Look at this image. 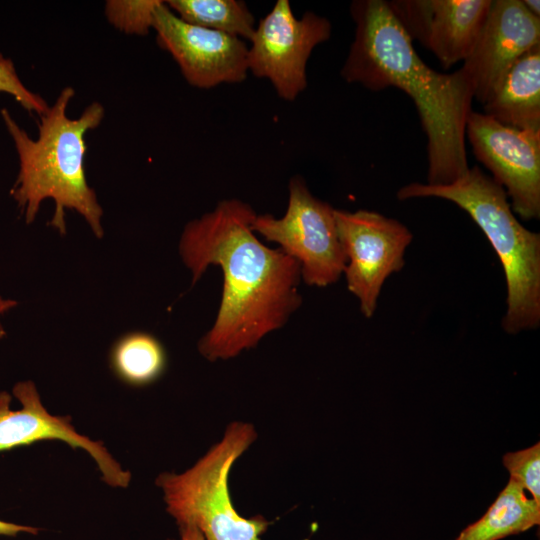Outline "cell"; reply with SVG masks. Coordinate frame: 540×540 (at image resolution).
Here are the masks:
<instances>
[{
	"label": "cell",
	"mask_w": 540,
	"mask_h": 540,
	"mask_svg": "<svg viewBox=\"0 0 540 540\" xmlns=\"http://www.w3.org/2000/svg\"><path fill=\"white\" fill-rule=\"evenodd\" d=\"M257 213L238 199H225L185 226L179 253L192 285L211 265L223 273L212 327L198 342L209 361L227 360L255 347L282 328L301 306L299 264L280 248L264 245L252 230Z\"/></svg>",
	"instance_id": "1"
},
{
	"label": "cell",
	"mask_w": 540,
	"mask_h": 540,
	"mask_svg": "<svg viewBox=\"0 0 540 540\" xmlns=\"http://www.w3.org/2000/svg\"><path fill=\"white\" fill-rule=\"evenodd\" d=\"M350 13L355 37L341 69L348 83L372 91L396 87L414 102L427 136V184L447 185L469 170L466 121L474 99L459 69L439 73L419 57L413 42L384 0H355Z\"/></svg>",
	"instance_id": "2"
},
{
	"label": "cell",
	"mask_w": 540,
	"mask_h": 540,
	"mask_svg": "<svg viewBox=\"0 0 540 540\" xmlns=\"http://www.w3.org/2000/svg\"><path fill=\"white\" fill-rule=\"evenodd\" d=\"M74 95L72 87L63 88L54 104L39 116L37 139L31 138L7 109L1 110L19 159L18 177L10 193L27 224L34 221L41 202L50 198L55 212L48 225L65 234L64 212L69 208L82 215L96 237L102 238L103 210L86 179L85 135L101 124L105 111L99 102H93L79 118H69L67 108Z\"/></svg>",
	"instance_id": "3"
},
{
	"label": "cell",
	"mask_w": 540,
	"mask_h": 540,
	"mask_svg": "<svg viewBox=\"0 0 540 540\" xmlns=\"http://www.w3.org/2000/svg\"><path fill=\"white\" fill-rule=\"evenodd\" d=\"M436 197L467 212L496 252L505 275L507 309L502 327L509 334L540 324V235L516 218L505 190L478 166L447 185L412 182L397 192L399 200Z\"/></svg>",
	"instance_id": "4"
},
{
	"label": "cell",
	"mask_w": 540,
	"mask_h": 540,
	"mask_svg": "<svg viewBox=\"0 0 540 540\" xmlns=\"http://www.w3.org/2000/svg\"><path fill=\"white\" fill-rule=\"evenodd\" d=\"M256 437L252 424L233 422L223 438L190 469L158 475L156 485L178 527L193 525L205 540H261L270 522L262 516L239 515L228 489L232 465Z\"/></svg>",
	"instance_id": "5"
},
{
	"label": "cell",
	"mask_w": 540,
	"mask_h": 540,
	"mask_svg": "<svg viewBox=\"0 0 540 540\" xmlns=\"http://www.w3.org/2000/svg\"><path fill=\"white\" fill-rule=\"evenodd\" d=\"M285 214L256 215L252 230L279 245L300 266L301 279L308 286L326 287L336 283L346 264L334 216L329 203L316 198L300 176L289 182Z\"/></svg>",
	"instance_id": "6"
},
{
	"label": "cell",
	"mask_w": 540,
	"mask_h": 540,
	"mask_svg": "<svg viewBox=\"0 0 540 540\" xmlns=\"http://www.w3.org/2000/svg\"><path fill=\"white\" fill-rule=\"evenodd\" d=\"M334 216L346 260L347 288L358 299L362 314L370 318L384 282L404 266L413 235L398 220L375 211L335 209Z\"/></svg>",
	"instance_id": "7"
},
{
	"label": "cell",
	"mask_w": 540,
	"mask_h": 540,
	"mask_svg": "<svg viewBox=\"0 0 540 540\" xmlns=\"http://www.w3.org/2000/svg\"><path fill=\"white\" fill-rule=\"evenodd\" d=\"M331 23L307 11L296 18L288 0H278L255 28L248 46V71L268 79L280 98L294 101L307 86L313 49L327 41Z\"/></svg>",
	"instance_id": "8"
},
{
	"label": "cell",
	"mask_w": 540,
	"mask_h": 540,
	"mask_svg": "<svg viewBox=\"0 0 540 540\" xmlns=\"http://www.w3.org/2000/svg\"><path fill=\"white\" fill-rule=\"evenodd\" d=\"M466 136L476 159L511 199V208L524 220L540 217V131L506 126L471 111Z\"/></svg>",
	"instance_id": "9"
},
{
	"label": "cell",
	"mask_w": 540,
	"mask_h": 540,
	"mask_svg": "<svg viewBox=\"0 0 540 540\" xmlns=\"http://www.w3.org/2000/svg\"><path fill=\"white\" fill-rule=\"evenodd\" d=\"M152 28L158 45L173 57L191 86L208 89L247 78L244 40L187 23L165 1L154 10Z\"/></svg>",
	"instance_id": "10"
},
{
	"label": "cell",
	"mask_w": 540,
	"mask_h": 540,
	"mask_svg": "<svg viewBox=\"0 0 540 540\" xmlns=\"http://www.w3.org/2000/svg\"><path fill=\"white\" fill-rule=\"evenodd\" d=\"M12 393L22 407L12 410L11 395L0 392V452L38 441H63L74 449L85 450L96 462L106 484L119 488L129 485L131 473L112 457L103 442L78 433L70 416L49 413L32 381L18 382Z\"/></svg>",
	"instance_id": "11"
},
{
	"label": "cell",
	"mask_w": 540,
	"mask_h": 540,
	"mask_svg": "<svg viewBox=\"0 0 540 540\" xmlns=\"http://www.w3.org/2000/svg\"><path fill=\"white\" fill-rule=\"evenodd\" d=\"M540 44V18L522 0H491L474 47L460 68L482 105L525 52Z\"/></svg>",
	"instance_id": "12"
},
{
	"label": "cell",
	"mask_w": 540,
	"mask_h": 540,
	"mask_svg": "<svg viewBox=\"0 0 540 540\" xmlns=\"http://www.w3.org/2000/svg\"><path fill=\"white\" fill-rule=\"evenodd\" d=\"M387 2L412 42L429 49L445 69L468 57L491 4V0Z\"/></svg>",
	"instance_id": "13"
},
{
	"label": "cell",
	"mask_w": 540,
	"mask_h": 540,
	"mask_svg": "<svg viewBox=\"0 0 540 540\" xmlns=\"http://www.w3.org/2000/svg\"><path fill=\"white\" fill-rule=\"evenodd\" d=\"M483 110L503 125L540 131V44L514 62Z\"/></svg>",
	"instance_id": "14"
},
{
	"label": "cell",
	"mask_w": 540,
	"mask_h": 540,
	"mask_svg": "<svg viewBox=\"0 0 540 540\" xmlns=\"http://www.w3.org/2000/svg\"><path fill=\"white\" fill-rule=\"evenodd\" d=\"M540 523V504L528 498L523 486L510 477L486 513L464 528L455 540H500Z\"/></svg>",
	"instance_id": "15"
},
{
	"label": "cell",
	"mask_w": 540,
	"mask_h": 540,
	"mask_svg": "<svg viewBox=\"0 0 540 540\" xmlns=\"http://www.w3.org/2000/svg\"><path fill=\"white\" fill-rule=\"evenodd\" d=\"M113 371L123 382L143 386L157 380L166 367V353L158 339L146 332H131L113 345Z\"/></svg>",
	"instance_id": "16"
},
{
	"label": "cell",
	"mask_w": 540,
	"mask_h": 540,
	"mask_svg": "<svg viewBox=\"0 0 540 540\" xmlns=\"http://www.w3.org/2000/svg\"><path fill=\"white\" fill-rule=\"evenodd\" d=\"M166 5L179 18L192 25L250 41L255 17L240 0H169Z\"/></svg>",
	"instance_id": "17"
},
{
	"label": "cell",
	"mask_w": 540,
	"mask_h": 540,
	"mask_svg": "<svg viewBox=\"0 0 540 540\" xmlns=\"http://www.w3.org/2000/svg\"><path fill=\"white\" fill-rule=\"evenodd\" d=\"M162 0H110L106 2L108 21L126 34L144 36L153 25V13Z\"/></svg>",
	"instance_id": "18"
},
{
	"label": "cell",
	"mask_w": 540,
	"mask_h": 540,
	"mask_svg": "<svg viewBox=\"0 0 540 540\" xmlns=\"http://www.w3.org/2000/svg\"><path fill=\"white\" fill-rule=\"evenodd\" d=\"M503 465L540 504V443L503 456Z\"/></svg>",
	"instance_id": "19"
},
{
	"label": "cell",
	"mask_w": 540,
	"mask_h": 540,
	"mask_svg": "<svg viewBox=\"0 0 540 540\" xmlns=\"http://www.w3.org/2000/svg\"><path fill=\"white\" fill-rule=\"evenodd\" d=\"M0 92L13 96L24 109L38 116L45 114L50 107L40 95L25 87L13 61L2 54H0Z\"/></svg>",
	"instance_id": "20"
},
{
	"label": "cell",
	"mask_w": 540,
	"mask_h": 540,
	"mask_svg": "<svg viewBox=\"0 0 540 540\" xmlns=\"http://www.w3.org/2000/svg\"><path fill=\"white\" fill-rule=\"evenodd\" d=\"M39 528L15 524L0 519V536H11L15 537L19 533H28L32 535H37Z\"/></svg>",
	"instance_id": "21"
},
{
	"label": "cell",
	"mask_w": 540,
	"mask_h": 540,
	"mask_svg": "<svg viewBox=\"0 0 540 540\" xmlns=\"http://www.w3.org/2000/svg\"><path fill=\"white\" fill-rule=\"evenodd\" d=\"M180 540H205L200 530L193 525L179 526Z\"/></svg>",
	"instance_id": "22"
},
{
	"label": "cell",
	"mask_w": 540,
	"mask_h": 540,
	"mask_svg": "<svg viewBox=\"0 0 540 540\" xmlns=\"http://www.w3.org/2000/svg\"><path fill=\"white\" fill-rule=\"evenodd\" d=\"M16 305H17L16 301L5 300V299H2L0 296V315L8 311L9 309L13 308ZM5 335H6V332L0 323V338H3Z\"/></svg>",
	"instance_id": "23"
},
{
	"label": "cell",
	"mask_w": 540,
	"mask_h": 540,
	"mask_svg": "<svg viewBox=\"0 0 540 540\" xmlns=\"http://www.w3.org/2000/svg\"><path fill=\"white\" fill-rule=\"evenodd\" d=\"M522 2L531 14L540 18V2L538 0H522Z\"/></svg>",
	"instance_id": "24"
}]
</instances>
